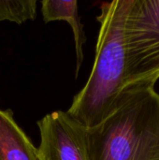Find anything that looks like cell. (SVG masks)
Wrapping results in <instances>:
<instances>
[{"label":"cell","mask_w":159,"mask_h":160,"mask_svg":"<svg viewBox=\"0 0 159 160\" xmlns=\"http://www.w3.org/2000/svg\"><path fill=\"white\" fill-rule=\"evenodd\" d=\"M0 160H40L37 148L13 117L0 109Z\"/></svg>","instance_id":"obj_5"},{"label":"cell","mask_w":159,"mask_h":160,"mask_svg":"<svg viewBox=\"0 0 159 160\" xmlns=\"http://www.w3.org/2000/svg\"><path fill=\"white\" fill-rule=\"evenodd\" d=\"M36 0H0V22L9 21L22 24L37 17Z\"/></svg>","instance_id":"obj_7"},{"label":"cell","mask_w":159,"mask_h":160,"mask_svg":"<svg viewBox=\"0 0 159 160\" xmlns=\"http://www.w3.org/2000/svg\"><path fill=\"white\" fill-rule=\"evenodd\" d=\"M126 87L159 79V0H130L125 24Z\"/></svg>","instance_id":"obj_3"},{"label":"cell","mask_w":159,"mask_h":160,"mask_svg":"<svg viewBox=\"0 0 159 160\" xmlns=\"http://www.w3.org/2000/svg\"><path fill=\"white\" fill-rule=\"evenodd\" d=\"M37 124L40 133L37 148L40 160H89L85 127L67 112L54 111Z\"/></svg>","instance_id":"obj_4"},{"label":"cell","mask_w":159,"mask_h":160,"mask_svg":"<svg viewBox=\"0 0 159 160\" xmlns=\"http://www.w3.org/2000/svg\"><path fill=\"white\" fill-rule=\"evenodd\" d=\"M41 13L43 21L48 23L52 21H67L73 31L76 50V72L78 77L80 68L83 62V45L86 42V35L83 24L79 15L77 0H43L41 1Z\"/></svg>","instance_id":"obj_6"},{"label":"cell","mask_w":159,"mask_h":160,"mask_svg":"<svg viewBox=\"0 0 159 160\" xmlns=\"http://www.w3.org/2000/svg\"><path fill=\"white\" fill-rule=\"evenodd\" d=\"M89 160H159V94L153 85H132L110 113L85 128Z\"/></svg>","instance_id":"obj_1"},{"label":"cell","mask_w":159,"mask_h":160,"mask_svg":"<svg viewBox=\"0 0 159 160\" xmlns=\"http://www.w3.org/2000/svg\"><path fill=\"white\" fill-rule=\"evenodd\" d=\"M129 5L130 0H114L100 6L94 66L86 84L74 96L67 111L85 128L99 124L126 87L124 24Z\"/></svg>","instance_id":"obj_2"}]
</instances>
